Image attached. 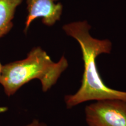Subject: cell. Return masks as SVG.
<instances>
[{"label": "cell", "mask_w": 126, "mask_h": 126, "mask_svg": "<svg viewBox=\"0 0 126 126\" xmlns=\"http://www.w3.org/2000/svg\"><path fill=\"white\" fill-rule=\"evenodd\" d=\"M53 1H54V2H55V1H57V0H53Z\"/></svg>", "instance_id": "ba28073f"}, {"label": "cell", "mask_w": 126, "mask_h": 126, "mask_svg": "<svg viewBox=\"0 0 126 126\" xmlns=\"http://www.w3.org/2000/svg\"><path fill=\"white\" fill-rule=\"evenodd\" d=\"M22 1L0 0V39L11 31L16 11Z\"/></svg>", "instance_id": "5b68a950"}, {"label": "cell", "mask_w": 126, "mask_h": 126, "mask_svg": "<svg viewBox=\"0 0 126 126\" xmlns=\"http://www.w3.org/2000/svg\"><path fill=\"white\" fill-rule=\"evenodd\" d=\"M2 67L3 65L1 64V61H0V77H1V72H2Z\"/></svg>", "instance_id": "52a82bcc"}, {"label": "cell", "mask_w": 126, "mask_h": 126, "mask_svg": "<svg viewBox=\"0 0 126 126\" xmlns=\"http://www.w3.org/2000/svg\"><path fill=\"white\" fill-rule=\"evenodd\" d=\"M68 67V62L62 56L57 62L52 60L40 47L32 49L25 59L3 65L0 85L4 94L10 97L34 79L40 81L43 92L50 91Z\"/></svg>", "instance_id": "7a4b0ae2"}, {"label": "cell", "mask_w": 126, "mask_h": 126, "mask_svg": "<svg viewBox=\"0 0 126 126\" xmlns=\"http://www.w3.org/2000/svg\"><path fill=\"white\" fill-rule=\"evenodd\" d=\"M28 15L25 21L24 32L26 33L32 22L41 18L42 22L47 26H53L60 19L63 5L55 3L53 0H26Z\"/></svg>", "instance_id": "277c9868"}, {"label": "cell", "mask_w": 126, "mask_h": 126, "mask_svg": "<svg viewBox=\"0 0 126 126\" xmlns=\"http://www.w3.org/2000/svg\"><path fill=\"white\" fill-rule=\"evenodd\" d=\"M63 30L79 44L83 61V72L81 86L74 94H66L64 103L67 109H72L84 102L106 99H120L126 101V91L110 88L104 83L99 74L96 58L108 54L111 50L109 40L94 38L89 33L91 26L86 21L66 24Z\"/></svg>", "instance_id": "6da1fadb"}, {"label": "cell", "mask_w": 126, "mask_h": 126, "mask_svg": "<svg viewBox=\"0 0 126 126\" xmlns=\"http://www.w3.org/2000/svg\"><path fill=\"white\" fill-rule=\"evenodd\" d=\"M22 126H47L46 123L43 122H42L39 119H33L29 122V123L25 124Z\"/></svg>", "instance_id": "8992f818"}, {"label": "cell", "mask_w": 126, "mask_h": 126, "mask_svg": "<svg viewBox=\"0 0 126 126\" xmlns=\"http://www.w3.org/2000/svg\"><path fill=\"white\" fill-rule=\"evenodd\" d=\"M85 117L88 126H126V101H94L86 106Z\"/></svg>", "instance_id": "3957f363"}]
</instances>
